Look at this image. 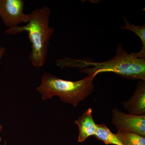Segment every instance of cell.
<instances>
[{
  "label": "cell",
  "instance_id": "obj_5",
  "mask_svg": "<svg viewBox=\"0 0 145 145\" xmlns=\"http://www.w3.org/2000/svg\"><path fill=\"white\" fill-rule=\"evenodd\" d=\"M24 5L23 0H0V17L6 26L10 28L28 22L30 15L24 13Z\"/></svg>",
  "mask_w": 145,
  "mask_h": 145
},
{
  "label": "cell",
  "instance_id": "obj_12",
  "mask_svg": "<svg viewBox=\"0 0 145 145\" xmlns=\"http://www.w3.org/2000/svg\"><path fill=\"white\" fill-rule=\"evenodd\" d=\"M3 130V127L2 126V125L0 124V133ZM2 140V138L1 137H0V142H1V141Z\"/></svg>",
  "mask_w": 145,
  "mask_h": 145
},
{
  "label": "cell",
  "instance_id": "obj_2",
  "mask_svg": "<svg viewBox=\"0 0 145 145\" xmlns=\"http://www.w3.org/2000/svg\"><path fill=\"white\" fill-rule=\"evenodd\" d=\"M50 14L48 7L36 8L29 14L30 19L26 25L10 27L5 31L12 35L27 32L31 43L29 59L34 67H41L45 63L50 40L54 32V29L49 25Z\"/></svg>",
  "mask_w": 145,
  "mask_h": 145
},
{
  "label": "cell",
  "instance_id": "obj_7",
  "mask_svg": "<svg viewBox=\"0 0 145 145\" xmlns=\"http://www.w3.org/2000/svg\"><path fill=\"white\" fill-rule=\"evenodd\" d=\"M74 123L79 128L78 143L83 142L89 137L95 134L96 124L92 116V108L88 109Z\"/></svg>",
  "mask_w": 145,
  "mask_h": 145
},
{
  "label": "cell",
  "instance_id": "obj_6",
  "mask_svg": "<svg viewBox=\"0 0 145 145\" xmlns=\"http://www.w3.org/2000/svg\"><path fill=\"white\" fill-rule=\"evenodd\" d=\"M123 108L128 114L145 115V81L140 80L130 99L122 103Z\"/></svg>",
  "mask_w": 145,
  "mask_h": 145
},
{
  "label": "cell",
  "instance_id": "obj_4",
  "mask_svg": "<svg viewBox=\"0 0 145 145\" xmlns=\"http://www.w3.org/2000/svg\"><path fill=\"white\" fill-rule=\"evenodd\" d=\"M111 122L117 131L134 133L145 137V115H134L119 109L112 110Z\"/></svg>",
  "mask_w": 145,
  "mask_h": 145
},
{
  "label": "cell",
  "instance_id": "obj_10",
  "mask_svg": "<svg viewBox=\"0 0 145 145\" xmlns=\"http://www.w3.org/2000/svg\"><path fill=\"white\" fill-rule=\"evenodd\" d=\"M116 135L123 145H145V137L134 133L117 131Z\"/></svg>",
  "mask_w": 145,
  "mask_h": 145
},
{
  "label": "cell",
  "instance_id": "obj_1",
  "mask_svg": "<svg viewBox=\"0 0 145 145\" xmlns=\"http://www.w3.org/2000/svg\"><path fill=\"white\" fill-rule=\"evenodd\" d=\"M55 64L61 68H79L80 72L94 78L101 72H112L129 80L145 81V59L129 54L121 44L118 45L116 55L107 61L94 62L89 59L65 57L57 60Z\"/></svg>",
  "mask_w": 145,
  "mask_h": 145
},
{
  "label": "cell",
  "instance_id": "obj_3",
  "mask_svg": "<svg viewBox=\"0 0 145 145\" xmlns=\"http://www.w3.org/2000/svg\"><path fill=\"white\" fill-rule=\"evenodd\" d=\"M94 78L87 75L80 80L67 81L46 72L43 75L40 84L36 89L41 95L43 101L57 96L63 103L76 107L93 93Z\"/></svg>",
  "mask_w": 145,
  "mask_h": 145
},
{
  "label": "cell",
  "instance_id": "obj_9",
  "mask_svg": "<svg viewBox=\"0 0 145 145\" xmlns=\"http://www.w3.org/2000/svg\"><path fill=\"white\" fill-rule=\"evenodd\" d=\"M123 19L125 21V25L122 27L121 29H126L134 32L137 36H139L142 43V46L141 48V50L137 53H132V54L137 58L145 59V25L135 26L133 24H131L125 18H124Z\"/></svg>",
  "mask_w": 145,
  "mask_h": 145
},
{
  "label": "cell",
  "instance_id": "obj_11",
  "mask_svg": "<svg viewBox=\"0 0 145 145\" xmlns=\"http://www.w3.org/2000/svg\"><path fill=\"white\" fill-rule=\"evenodd\" d=\"M6 52V49L3 47H0V60L2 58L4 54Z\"/></svg>",
  "mask_w": 145,
  "mask_h": 145
},
{
  "label": "cell",
  "instance_id": "obj_8",
  "mask_svg": "<svg viewBox=\"0 0 145 145\" xmlns=\"http://www.w3.org/2000/svg\"><path fill=\"white\" fill-rule=\"evenodd\" d=\"M96 127L94 136L97 140L102 141L106 145H123L116 134L112 132L105 125L96 124Z\"/></svg>",
  "mask_w": 145,
  "mask_h": 145
},
{
  "label": "cell",
  "instance_id": "obj_13",
  "mask_svg": "<svg viewBox=\"0 0 145 145\" xmlns=\"http://www.w3.org/2000/svg\"><path fill=\"white\" fill-rule=\"evenodd\" d=\"M3 145H7L6 141H5V142L4 144Z\"/></svg>",
  "mask_w": 145,
  "mask_h": 145
}]
</instances>
